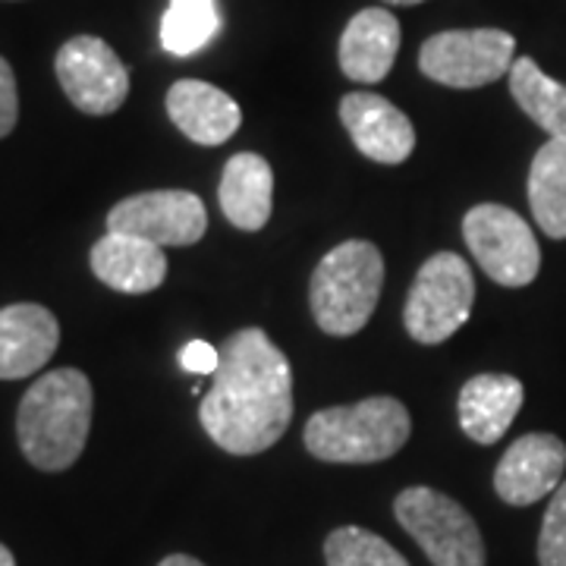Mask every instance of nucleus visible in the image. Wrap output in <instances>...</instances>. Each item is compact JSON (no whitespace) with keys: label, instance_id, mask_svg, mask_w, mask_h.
<instances>
[{"label":"nucleus","instance_id":"nucleus-21","mask_svg":"<svg viewBox=\"0 0 566 566\" xmlns=\"http://www.w3.org/2000/svg\"><path fill=\"white\" fill-rule=\"evenodd\" d=\"M221 32L218 0H170L161 20V44L174 57L202 51Z\"/></svg>","mask_w":566,"mask_h":566},{"label":"nucleus","instance_id":"nucleus-15","mask_svg":"<svg viewBox=\"0 0 566 566\" xmlns=\"http://www.w3.org/2000/svg\"><path fill=\"white\" fill-rule=\"evenodd\" d=\"M92 271L95 277L129 296L155 293L167 277V255L161 245L107 230L92 249Z\"/></svg>","mask_w":566,"mask_h":566},{"label":"nucleus","instance_id":"nucleus-5","mask_svg":"<svg viewBox=\"0 0 566 566\" xmlns=\"http://www.w3.org/2000/svg\"><path fill=\"white\" fill-rule=\"evenodd\" d=\"M475 277L463 255L438 252L419 268L406 296L403 322L416 344L434 346L453 337L472 315Z\"/></svg>","mask_w":566,"mask_h":566},{"label":"nucleus","instance_id":"nucleus-11","mask_svg":"<svg viewBox=\"0 0 566 566\" xmlns=\"http://www.w3.org/2000/svg\"><path fill=\"white\" fill-rule=\"evenodd\" d=\"M564 469L566 444L557 434H523L494 469V491L506 504L528 506L564 485Z\"/></svg>","mask_w":566,"mask_h":566},{"label":"nucleus","instance_id":"nucleus-1","mask_svg":"<svg viewBox=\"0 0 566 566\" xmlns=\"http://www.w3.org/2000/svg\"><path fill=\"white\" fill-rule=\"evenodd\" d=\"M205 434L233 457H255L293 422V371L262 327H243L221 346L214 385L199 406Z\"/></svg>","mask_w":566,"mask_h":566},{"label":"nucleus","instance_id":"nucleus-20","mask_svg":"<svg viewBox=\"0 0 566 566\" xmlns=\"http://www.w3.org/2000/svg\"><path fill=\"white\" fill-rule=\"evenodd\" d=\"M510 92L523 114L538 123L551 139L566 142V85L542 73L532 57H520L510 66Z\"/></svg>","mask_w":566,"mask_h":566},{"label":"nucleus","instance_id":"nucleus-22","mask_svg":"<svg viewBox=\"0 0 566 566\" xmlns=\"http://www.w3.org/2000/svg\"><path fill=\"white\" fill-rule=\"evenodd\" d=\"M327 566H409L397 547L359 526L334 528L324 542Z\"/></svg>","mask_w":566,"mask_h":566},{"label":"nucleus","instance_id":"nucleus-3","mask_svg":"<svg viewBox=\"0 0 566 566\" xmlns=\"http://www.w3.org/2000/svg\"><path fill=\"white\" fill-rule=\"evenodd\" d=\"M412 434L406 406L394 397H368L353 406H327L305 422V450L322 463H381Z\"/></svg>","mask_w":566,"mask_h":566},{"label":"nucleus","instance_id":"nucleus-13","mask_svg":"<svg viewBox=\"0 0 566 566\" xmlns=\"http://www.w3.org/2000/svg\"><path fill=\"white\" fill-rule=\"evenodd\" d=\"M61 344V324L51 308L17 303L0 308V378L20 381L51 363Z\"/></svg>","mask_w":566,"mask_h":566},{"label":"nucleus","instance_id":"nucleus-26","mask_svg":"<svg viewBox=\"0 0 566 566\" xmlns=\"http://www.w3.org/2000/svg\"><path fill=\"white\" fill-rule=\"evenodd\" d=\"M158 566H205L202 560H196V557H189V554H170V557H164Z\"/></svg>","mask_w":566,"mask_h":566},{"label":"nucleus","instance_id":"nucleus-17","mask_svg":"<svg viewBox=\"0 0 566 566\" xmlns=\"http://www.w3.org/2000/svg\"><path fill=\"white\" fill-rule=\"evenodd\" d=\"M526 387L513 375H475L460 390V424L475 444H497L523 409Z\"/></svg>","mask_w":566,"mask_h":566},{"label":"nucleus","instance_id":"nucleus-12","mask_svg":"<svg viewBox=\"0 0 566 566\" xmlns=\"http://www.w3.org/2000/svg\"><path fill=\"white\" fill-rule=\"evenodd\" d=\"M340 123L365 158L403 164L416 148V129L397 104L371 92H353L340 102Z\"/></svg>","mask_w":566,"mask_h":566},{"label":"nucleus","instance_id":"nucleus-19","mask_svg":"<svg viewBox=\"0 0 566 566\" xmlns=\"http://www.w3.org/2000/svg\"><path fill=\"white\" fill-rule=\"evenodd\" d=\"M532 218L551 240H566V142L547 139L528 170Z\"/></svg>","mask_w":566,"mask_h":566},{"label":"nucleus","instance_id":"nucleus-6","mask_svg":"<svg viewBox=\"0 0 566 566\" xmlns=\"http://www.w3.org/2000/svg\"><path fill=\"white\" fill-rule=\"evenodd\" d=\"M397 523L434 566H485V542L463 504L434 488H406L394 501Z\"/></svg>","mask_w":566,"mask_h":566},{"label":"nucleus","instance_id":"nucleus-16","mask_svg":"<svg viewBox=\"0 0 566 566\" xmlns=\"http://www.w3.org/2000/svg\"><path fill=\"white\" fill-rule=\"evenodd\" d=\"M400 51V22L381 7H368L346 22L340 35V70L363 85L387 80Z\"/></svg>","mask_w":566,"mask_h":566},{"label":"nucleus","instance_id":"nucleus-4","mask_svg":"<svg viewBox=\"0 0 566 566\" xmlns=\"http://www.w3.org/2000/svg\"><path fill=\"white\" fill-rule=\"evenodd\" d=\"M381 286H385L381 249L368 240H349L334 245L318 262L308 283V305L324 334L353 337L375 315Z\"/></svg>","mask_w":566,"mask_h":566},{"label":"nucleus","instance_id":"nucleus-2","mask_svg":"<svg viewBox=\"0 0 566 566\" xmlns=\"http://www.w3.org/2000/svg\"><path fill=\"white\" fill-rule=\"evenodd\" d=\"M92 381L80 368L41 375L25 390L17 416V438L25 460L41 472H63L76 463L92 428Z\"/></svg>","mask_w":566,"mask_h":566},{"label":"nucleus","instance_id":"nucleus-18","mask_svg":"<svg viewBox=\"0 0 566 566\" xmlns=\"http://www.w3.org/2000/svg\"><path fill=\"white\" fill-rule=\"evenodd\" d=\"M221 211L227 221L240 230H262L271 221V208H274V174L271 164L264 161L255 151H240L233 155L223 167L221 189Z\"/></svg>","mask_w":566,"mask_h":566},{"label":"nucleus","instance_id":"nucleus-8","mask_svg":"<svg viewBox=\"0 0 566 566\" xmlns=\"http://www.w3.org/2000/svg\"><path fill=\"white\" fill-rule=\"evenodd\" d=\"M516 39L504 29H450L424 41L419 66L450 88H482L510 76Z\"/></svg>","mask_w":566,"mask_h":566},{"label":"nucleus","instance_id":"nucleus-24","mask_svg":"<svg viewBox=\"0 0 566 566\" xmlns=\"http://www.w3.org/2000/svg\"><path fill=\"white\" fill-rule=\"evenodd\" d=\"M20 120V95H17V76L13 66L0 57V139L13 133Z\"/></svg>","mask_w":566,"mask_h":566},{"label":"nucleus","instance_id":"nucleus-23","mask_svg":"<svg viewBox=\"0 0 566 566\" xmlns=\"http://www.w3.org/2000/svg\"><path fill=\"white\" fill-rule=\"evenodd\" d=\"M538 564L566 566V479L564 485L554 491V497L545 510V520H542Z\"/></svg>","mask_w":566,"mask_h":566},{"label":"nucleus","instance_id":"nucleus-28","mask_svg":"<svg viewBox=\"0 0 566 566\" xmlns=\"http://www.w3.org/2000/svg\"><path fill=\"white\" fill-rule=\"evenodd\" d=\"M385 3H394V7H412V3H422V0H385Z\"/></svg>","mask_w":566,"mask_h":566},{"label":"nucleus","instance_id":"nucleus-14","mask_svg":"<svg viewBox=\"0 0 566 566\" xmlns=\"http://www.w3.org/2000/svg\"><path fill=\"white\" fill-rule=\"evenodd\" d=\"M167 114L186 139L196 145H223L237 136L243 111L227 92L202 80H180L167 92Z\"/></svg>","mask_w":566,"mask_h":566},{"label":"nucleus","instance_id":"nucleus-27","mask_svg":"<svg viewBox=\"0 0 566 566\" xmlns=\"http://www.w3.org/2000/svg\"><path fill=\"white\" fill-rule=\"evenodd\" d=\"M0 566H17V560H13V554H10L7 545H0Z\"/></svg>","mask_w":566,"mask_h":566},{"label":"nucleus","instance_id":"nucleus-9","mask_svg":"<svg viewBox=\"0 0 566 566\" xmlns=\"http://www.w3.org/2000/svg\"><path fill=\"white\" fill-rule=\"evenodd\" d=\"M107 230L129 233L155 245H196L208 230V211L196 192L155 189L129 196L111 208Z\"/></svg>","mask_w":566,"mask_h":566},{"label":"nucleus","instance_id":"nucleus-10","mask_svg":"<svg viewBox=\"0 0 566 566\" xmlns=\"http://www.w3.org/2000/svg\"><path fill=\"white\" fill-rule=\"evenodd\" d=\"M54 70H57L66 98L76 104L82 114H92V117L114 114L129 95V70L114 54V48L95 35H76L66 41Z\"/></svg>","mask_w":566,"mask_h":566},{"label":"nucleus","instance_id":"nucleus-25","mask_svg":"<svg viewBox=\"0 0 566 566\" xmlns=\"http://www.w3.org/2000/svg\"><path fill=\"white\" fill-rule=\"evenodd\" d=\"M180 365L189 375H214L221 365V349L211 346L208 340H189L182 346Z\"/></svg>","mask_w":566,"mask_h":566},{"label":"nucleus","instance_id":"nucleus-7","mask_svg":"<svg viewBox=\"0 0 566 566\" xmlns=\"http://www.w3.org/2000/svg\"><path fill=\"white\" fill-rule=\"evenodd\" d=\"M463 240L488 277L501 286H526L538 277L542 249L538 240L513 208L475 205L463 218Z\"/></svg>","mask_w":566,"mask_h":566}]
</instances>
